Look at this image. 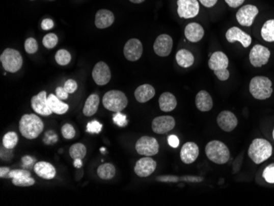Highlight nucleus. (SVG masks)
<instances>
[{
    "instance_id": "4",
    "label": "nucleus",
    "mask_w": 274,
    "mask_h": 206,
    "mask_svg": "<svg viewBox=\"0 0 274 206\" xmlns=\"http://www.w3.org/2000/svg\"><path fill=\"white\" fill-rule=\"evenodd\" d=\"M272 82L266 76H258L252 78L250 83V92L256 99L264 100L272 95Z\"/></svg>"
},
{
    "instance_id": "25",
    "label": "nucleus",
    "mask_w": 274,
    "mask_h": 206,
    "mask_svg": "<svg viewBox=\"0 0 274 206\" xmlns=\"http://www.w3.org/2000/svg\"><path fill=\"white\" fill-rule=\"evenodd\" d=\"M196 106L200 111H210L213 106V99L206 91H201L196 95Z\"/></svg>"
},
{
    "instance_id": "42",
    "label": "nucleus",
    "mask_w": 274,
    "mask_h": 206,
    "mask_svg": "<svg viewBox=\"0 0 274 206\" xmlns=\"http://www.w3.org/2000/svg\"><path fill=\"white\" fill-rule=\"evenodd\" d=\"M114 122L119 126H126L127 125V116L120 113H116L114 115Z\"/></svg>"
},
{
    "instance_id": "54",
    "label": "nucleus",
    "mask_w": 274,
    "mask_h": 206,
    "mask_svg": "<svg viewBox=\"0 0 274 206\" xmlns=\"http://www.w3.org/2000/svg\"><path fill=\"white\" fill-rule=\"evenodd\" d=\"M100 151H101L102 153H103V151H105V149H104V148H101V149H100Z\"/></svg>"
},
{
    "instance_id": "36",
    "label": "nucleus",
    "mask_w": 274,
    "mask_h": 206,
    "mask_svg": "<svg viewBox=\"0 0 274 206\" xmlns=\"http://www.w3.org/2000/svg\"><path fill=\"white\" fill-rule=\"evenodd\" d=\"M59 42V39L56 34L49 33L43 38V44L47 48H53L57 45Z\"/></svg>"
},
{
    "instance_id": "28",
    "label": "nucleus",
    "mask_w": 274,
    "mask_h": 206,
    "mask_svg": "<svg viewBox=\"0 0 274 206\" xmlns=\"http://www.w3.org/2000/svg\"><path fill=\"white\" fill-rule=\"evenodd\" d=\"M48 105L53 113L56 114H64L68 112L69 106L59 99L56 95L50 94L47 98Z\"/></svg>"
},
{
    "instance_id": "38",
    "label": "nucleus",
    "mask_w": 274,
    "mask_h": 206,
    "mask_svg": "<svg viewBox=\"0 0 274 206\" xmlns=\"http://www.w3.org/2000/svg\"><path fill=\"white\" fill-rule=\"evenodd\" d=\"M263 177L270 184H274V164H271L264 168Z\"/></svg>"
},
{
    "instance_id": "16",
    "label": "nucleus",
    "mask_w": 274,
    "mask_h": 206,
    "mask_svg": "<svg viewBox=\"0 0 274 206\" xmlns=\"http://www.w3.org/2000/svg\"><path fill=\"white\" fill-rule=\"evenodd\" d=\"M226 39L229 43L238 41L242 44L244 48H248L252 42L251 36L236 27H233L228 30V32L226 33Z\"/></svg>"
},
{
    "instance_id": "22",
    "label": "nucleus",
    "mask_w": 274,
    "mask_h": 206,
    "mask_svg": "<svg viewBox=\"0 0 274 206\" xmlns=\"http://www.w3.org/2000/svg\"><path fill=\"white\" fill-rule=\"evenodd\" d=\"M205 36V30L202 25L196 22L188 24L185 28V36L190 42H199Z\"/></svg>"
},
{
    "instance_id": "46",
    "label": "nucleus",
    "mask_w": 274,
    "mask_h": 206,
    "mask_svg": "<svg viewBox=\"0 0 274 206\" xmlns=\"http://www.w3.org/2000/svg\"><path fill=\"white\" fill-rule=\"evenodd\" d=\"M168 141H169V144L171 147L173 148H177L179 146L180 141L178 139V137L175 135H171L169 136V138H168Z\"/></svg>"
},
{
    "instance_id": "1",
    "label": "nucleus",
    "mask_w": 274,
    "mask_h": 206,
    "mask_svg": "<svg viewBox=\"0 0 274 206\" xmlns=\"http://www.w3.org/2000/svg\"><path fill=\"white\" fill-rule=\"evenodd\" d=\"M19 130L26 139H36L44 130V122L36 114H24L20 120Z\"/></svg>"
},
{
    "instance_id": "47",
    "label": "nucleus",
    "mask_w": 274,
    "mask_h": 206,
    "mask_svg": "<svg viewBox=\"0 0 274 206\" xmlns=\"http://www.w3.org/2000/svg\"><path fill=\"white\" fill-rule=\"evenodd\" d=\"M41 28L44 31H49L53 28V21L51 19H44L41 22Z\"/></svg>"
},
{
    "instance_id": "43",
    "label": "nucleus",
    "mask_w": 274,
    "mask_h": 206,
    "mask_svg": "<svg viewBox=\"0 0 274 206\" xmlns=\"http://www.w3.org/2000/svg\"><path fill=\"white\" fill-rule=\"evenodd\" d=\"M64 87L69 94H73L77 90V83L76 81L69 79L65 82Z\"/></svg>"
},
{
    "instance_id": "5",
    "label": "nucleus",
    "mask_w": 274,
    "mask_h": 206,
    "mask_svg": "<svg viewBox=\"0 0 274 206\" xmlns=\"http://www.w3.org/2000/svg\"><path fill=\"white\" fill-rule=\"evenodd\" d=\"M128 99L124 93L120 91H110L103 97V106L114 113H120L126 109Z\"/></svg>"
},
{
    "instance_id": "27",
    "label": "nucleus",
    "mask_w": 274,
    "mask_h": 206,
    "mask_svg": "<svg viewBox=\"0 0 274 206\" xmlns=\"http://www.w3.org/2000/svg\"><path fill=\"white\" fill-rule=\"evenodd\" d=\"M160 110L163 112H171L177 107V101L176 97L172 93L165 92L158 99Z\"/></svg>"
},
{
    "instance_id": "20",
    "label": "nucleus",
    "mask_w": 274,
    "mask_h": 206,
    "mask_svg": "<svg viewBox=\"0 0 274 206\" xmlns=\"http://www.w3.org/2000/svg\"><path fill=\"white\" fill-rule=\"evenodd\" d=\"M200 149L198 145L194 142H186L182 145L181 149V160L184 164H190L198 158Z\"/></svg>"
},
{
    "instance_id": "55",
    "label": "nucleus",
    "mask_w": 274,
    "mask_h": 206,
    "mask_svg": "<svg viewBox=\"0 0 274 206\" xmlns=\"http://www.w3.org/2000/svg\"><path fill=\"white\" fill-rule=\"evenodd\" d=\"M272 137H273V140H274V128H273V131H272Z\"/></svg>"
},
{
    "instance_id": "34",
    "label": "nucleus",
    "mask_w": 274,
    "mask_h": 206,
    "mask_svg": "<svg viewBox=\"0 0 274 206\" xmlns=\"http://www.w3.org/2000/svg\"><path fill=\"white\" fill-rule=\"evenodd\" d=\"M17 142H18V137L17 133L14 132H9L6 133L3 139V144L7 149H13L17 145Z\"/></svg>"
},
{
    "instance_id": "9",
    "label": "nucleus",
    "mask_w": 274,
    "mask_h": 206,
    "mask_svg": "<svg viewBox=\"0 0 274 206\" xmlns=\"http://www.w3.org/2000/svg\"><path fill=\"white\" fill-rule=\"evenodd\" d=\"M270 51L267 47L256 44L250 52V62L255 67H261L268 63L270 58Z\"/></svg>"
},
{
    "instance_id": "39",
    "label": "nucleus",
    "mask_w": 274,
    "mask_h": 206,
    "mask_svg": "<svg viewBox=\"0 0 274 206\" xmlns=\"http://www.w3.org/2000/svg\"><path fill=\"white\" fill-rule=\"evenodd\" d=\"M24 46H25L26 53L31 54V55L36 53L38 50V44L34 38H28L25 40Z\"/></svg>"
},
{
    "instance_id": "8",
    "label": "nucleus",
    "mask_w": 274,
    "mask_h": 206,
    "mask_svg": "<svg viewBox=\"0 0 274 206\" xmlns=\"http://www.w3.org/2000/svg\"><path fill=\"white\" fill-rule=\"evenodd\" d=\"M200 12L197 0H177V13L181 18L189 19L196 17Z\"/></svg>"
},
{
    "instance_id": "21",
    "label": "nucleus",
    "mask_w": 274,
    "mask_h": 206,
    "mask_svg": "<svg viewBox=\"0 0 274 206\" xmlns=\"http://www.w3.org/2000/svg\"><path fill=\"white\" fill-rule=\"evenodd\" d=\"M229 59L228 56L222 51H217L211 55L209 60V67L213 72L228 69Z\"/></svg>"
},
{
    "instance_id": "3",
    "label": "nucleus",
    "mask_w": 274,
    "mask_h": 206,
    "mask_svg": "<svg viewBox=\"0 0 274 206\" xmlns=\"http://www.w3.org/2000/svg\"><path fill=\"white\" fill-rule=\"evenodd\" d=\"M207 158L217 164H225L230 159V151L228 146L220 141H212L205 146Z\"/></svg>"
},
{
    "instance_id": "51",
    "label": "nucleus",
    "mask_w": 274,
    "mask_h": 206,
    "mask_svg": "<svg viewBox=\"0 0 274 206\" xmlns=\"http://www.w3.org/2000/svg\"><path fill=\"white\" fill-rule=\"evenodd\" d=\"M9 173H10V169L9 168L2 167V168H0V177H1V178L8 177Z\"/></svg>"
},
{
    "instance_id": "45",
    "label": "nucleus",
    "mask_w": 274,
    "mask_h": 206,
    "mask_svg": "<svg viewBox=\"0 0 274 206\" xmlns=\"http://www.w3.org/2000/svg\"><path fill=\"white\" fill-rule=\"evenodd\" d=\"M214 74L218 78V80L222 81V82L228 80V78L230 76V72H229L228 69L217 71V72H214Z\"/></svg>"
},
{
    "instance_id": "18",
    "label": "nucleus",
    "mask_w": 274,
    "mask_h": 206,
    "mask_svg": "<svg viewBox=\"0 0 274 206\" xmlns=\"http://www.w3.org/2000/svg\"><path fill=\"white\" fill-rule=\"evenodd\" d=\"M32 107L36 113L42 116H49L53 114V112L50 110L47 101L46 92L41 91L38 95L32 97Z\"/></svg>"
},
{
    "instance_id": "24",
    "label": "nucleus",
    "mask_w": 274,
    "mask_h": 206,
    "mask_svg": "<svg viewBox=\"0 0 274 206\" xmlns=\"http://www.w3.org/2000/svg\"><path fill=\"white\" fill-rule=\"evenodd\" d=\"M35 173L41 178L50 180L54 178L56 175V169L52 164L49 163L41 162L36 163L34 166Z\"/></svg>"
},
{
    "instance_id": "7",
    "label": "nucleus",
    "mask_w": 274,
    "mask_h": 206,
    "mask_svg": "<svg viewBox=\"0 0 274 206\" xmlns=\"http://www.w3.org/2000/svg\"><path fill=\"white\" fill-rule=\"evenodd\" d=\"M135 149L141 156H155L159 150V145L155 138L151 137H142L135 143Z\"/></svg>"
},
{
    "instance_id": "29",
    "label": "nucleus",
    "mask_w": 274,
    "mask_h": 206,
    "mask_svg": "<svg viewBox=\"0 0 274 206\" xmlns=\"http://www.w3.org/2000/svg\"><path fill=\"white\" fill-rule=\"evenodd\" d=\"M99 105V97L96 94H92L87 98L84 108H83V114L87 117H91L97 112Z\"/></svg>"
},
{
    "instance_id": "37",
    "label": "nucleus",
    "mask_w": 274,
    "mask_h": 206,
    "mask_svg": "<svg viewBox=\"0 0 274 206\" xmlns=\"http://www.w3.org/2000/svg\"><path fill=\"white\" fill-rule=\"evenodd\" d=\"M158 181L161 182H176L178 180H186V181L190 182H201L202 180L201 177H172V176H163V177H158L157 178Z\"/></svg>"
},
{
    "instance_id": "17",
    "label": "nucleus",
    "mask_w": 274,
    "mask_h": 206,
    "mask_svg": "<svg viewBox=\"0 0 274 206\" xmlns=\"http://www.w3.org/2000/svg\"><path fill=\"white\" fill-rule=\"evenodd\" d=\"M92 76L98 86H104L108 84L111 79L109 67L104 62H99L94 67Z\"/></svg>"
},
{
    "instance_id": "6",
    "label": "nucleus",
    "mask_w": 274,
    "mask_h": 206,
    "mask_svg": "<svg viewBox=\"0 0 274 206\" xmlns=\"http://www.w3.org/2000/svg\"><path fill=\"white\" fill-rule=\"evenodd\" d=\"M0 60H1L4 68L12 73L18 72L22 67V63H23L21 54L16 49L10 48H6L3 52L1 57H0Z\"/></svg>"
},
{
    "instance_id": "14",
    "label": "nucleus",
    "mask_w": 274,
    "mask_h": 206,
    "mask_svg": "<svg viewBox=\"0 0 274 206\" xmlns=\"http://www.w3.org/2000/svg\"><path fill=\"white\" fill-rule=\"evenodd\" d=\"M156 168V161H154L149 156H146L137 161L134 171L137 176L141 177H147L154 173Z\"/></svg>"
},
{
    "instance_id": "53",
    "label": "nucleus",
    "mask_w": 274,
    "mask_h": 206,
    "mask_svg": "<svg viewBox=\"0 0 274 206\" xmlns=\"http://www.w3.org/2000/svg\"><path fill=\"white\" fill-rule=\"evenodd\" d=\"M131 3H133V4H142V3H143L144 1H146V0H130Z\"/></svg>"
},
{
    "instance_id": "48",
    "label": "nucleus",
    "mask_w": 274,
    "mask_h": 206,
    "mask_svg": "<svg viewBox=\"0 0 274 206\" xmlns=\"http://www.w3.org/2000/svg\"><path fill=\"white\" fill-rule=\"evenodd\" d=\"M225 2L231 8H238L245 2V0H225Z\"/></svg>"
},
{
    "instance_id": "15",
    "label": "nucleus",
    "mask_w": 274,
    "mask_h": 206,
    "mask_svg": "<svg viewBox=\"0 0 274 206\" xmlns=\"http://www.w3.org/2000/svg\"><path fill=\"white\" fill-rule=\"evenodd\" d=\"M217 123L222 130L230 133L236 128L238 124V120L233 113L224 110L217 115Z\"/></svg>"
},
{
    "instance_id": "12",
    "label": "nucleus",
    "mask_w": 274,
    "mask_h": 206,
    "mask_svg": "<svg viewBox=\"0 0 274 206\" xmlns=\"http://www.w3.org/2000/svg\"><path fill=\"white\" fill-rule=\"evenodd\" d=\"M173 41L171 36L167 34H162L157 37L154 41V51L160 57H167L171 54Z\"/></svg>"
},
{
    "instance_id": "13",
    "label": "nucleus",
    "mask_w": 274,
    "mask_h": 206,
    "mask_svg": "<svg viewBox=\"0 0 274 206\" xmlns=\"http://www.w3.org/2000/svg\"><path fill=\"white\" fill-rule=\"evenodd\" d=\"M123 53L129 61L135 62L139 60L143 54V45L138 39H131L125 44Z\"/></svg>"
},
{
    "instance_id": "41",
    "label": "nucleus",
    "mask_w": 274,
    "mask_h": 206,
    "mask_svg": "<svg viewBox=\"0 0 274 206\" xmlns=\"http://www.w3.org/2000/svg\"><path fill=\"white\" fill-rule=\"evenodd\" d=\"M102 126L100 122H98L97 120H93L91 122H88L87 126V132L89 133H99L101 132Z\"/></svg>"
},
{
    "instance_id": "2",
    "label": "nucleus",
    "mask_w": 274,
    "mask_h": 206,
    "mask_svg": "<svg viewBox=\"0 0 274 206\" xmlns=\"http://www.w3.org/2000/svg\"><path fill=\"white\" fill-rule=\"evenodd\" d=\"M272 146L269 141L256 138L251 142L248 149V156L255 164H260L272 156Z\"/></svg>"
},
{
    "instance_id": "40",
    "label": "nucleus",
    "mask_w": 274,
    "mask_h": 206,
    "mask_svg": "<svg viewBox=\"0 0 274 206\" xmlns=\"http://www.w3.org/2000/svg\"><path fill=\"white\" fill-rule=\"evenodd\" d=\"M62 135L65 139H72L76 136V131L71 124H64L62 126Z\"/></svg>"
},
{
    "instance_id": "32",
    "label": "nucleus",
    "mask_w": 274,
    "mask_h": 206,
    "mask_svg": "<svg viewBox=\"0 0 274 206\" xmlns=\"http://www.w3.org/2000/svg\"><path fill=\"white\" fill-rule=\"evenodd\" d=\"M261 36L267 42H274V19L268 20L264 24Z\"/></svg>"
},
{
    "instance_id": "19",
    "label": "nucleus",
    "mask_w": 274,
    "mask_h": 206,
    "mask_svg": "<svg viewBox=\"0 0 274 206\" xmlns=\"http://www.w3.org/2000/svg\"><path fill=\"white\" fill-rule=\"evenodd\" d=\"M8 177L13 178V185L17 187H31L35 184V180L31 176V173L23 169L10 171Z\"/></svg>"
},
{
    "instance_id": "52",
    "label": "nucleus",
    "mask_w": 274,
    "mask_h": 206,
    "mask_svg": "<svg viewBox=\"0 0 274 206\" xmlns=\"http://www.w3.org/2000/svg\"><path fill=\"white\" fill-rule=\"evenodd\" d=\"M73 164L75 168H80L83 166V161L80 159H76V160H74Z\"/></svg>"
},
{
    "instance_id": "50",
    "label": "nucleus",
    "mask_w": 274,
    "mask_h": 206,
    "mask_svg": "<svg viewBox=\"0 0 274 206\" xmlns=\"http://www.w3.org/2000/svg\"><path fill=\"white\" fill-rule=\"evenodd\" d=\"M206 8H212L217 4V0H199Z\"/></svg>"
},
{
    "instance_id": "26",
    "label": "nucleus",
    "mask_w": 274,
    "mask_h": 206,
    "mask_svg": "<svg viewBox=\"0 0 274 206\" xmlns=\"http://www.w3.org/2000/svg\"><path fill=\"white\" fill-rule=\"evenodd\" d=\"M155 95V90L151 85L144 84L137 87L135 98L139 103H146Z\"/></svg>"
},
{
    "instance_id": "30",
    "label": "nucleus",
    "mask_w": 274,
    "mask_h": 206,
    "mask_svg": "<svg viewBox=\"0 0 274 206\" xmlns=\"http://www.w3.org/2000/svg\"><path fill=\"white\" fill-rule=\"evenodd\" d=\"M176 60L178 65L186 68L193 65L195 57L191 52L187 49H180L176 55Z\"/></svg>"
},
{
    "instance_id": "35",
    "label": "nucleus",
    "mask_w": 274,
    "mask_h": 206,
    "mask_svg": "<svg viewBox=\"0 0 274 206\" xmlns=\"http://www.w3.org/2000/svg\"><path fill=\"white\" fill-rule=\"evenodd\" d=\"M71 59H72L71 54L66 49H59L55 55V60L59 65H68L71 62Z\"/></svg>"
},
{
    "instance_id": "10",
    "label": "nucleus",
    "mask_w": 274,
    "mask_h": 206,
    "mask_svg": "<svg viewBox=\"0 0 274 206\" xmlns=\"http://www.w3.org/2000/svg\"><path fill=\"white\" fill-rule=\"evenodd\" d=\"M259 14V9L255 5H245L241 7L236 13V20L243 27H251L253 24L256 16Z\"/></svg>"
},
{
    "instance_id": "23",
    "label": "nucleus",
    "mask_w": 274,
    "mask_h": 206,
    "mask_svg": "<svg viewBox=\"0 0 274 206\" xmlns=\"http://www.w3.org/2000/svg\"><path fill=\"white\" fill-rule=\"evenodd\" d=\"M114 15L111 11L107 9H101L98 11L95 14V23L96 28L99 29H105L109 28L114 23Z\"/></svg>"
},
{
    "instance_id": "31",
    "label": "nucleus",
    "mask_w": 274,
    "mask_h": 206,
    "mask_svg": "<svg viewBox=\"0 0 274 206\" xmlns=\"http://www.w3.org/2000/svg\"><path fill=\"white\" fill-rule=\"evenodd\" d=\"M97 174L101 179L109 180L116 174V168L112 164H103L98 168Z\"/></svg>"
},
{
    "instance_id": "33",
    "label": "nucleus",
    "mask_w": 274,
    "mask_h": 206,
    "mask_svg": "<svg viewBox=\"0 0 274 206\" xmlns=\"http://www.w3.org/2000/svg\"><path fill=\"white\" fill-rule=\"evenodd\" d=\"M69 153L70 156L73 160H76V159L81 160V159H84L85 156L87 154V148L83 144H74L70 148Z\"/></svg>"
},
{
    "instance_id": "49",
    "label": "nucleus",
    "mask_w": 274,
    "mask_h": 206,
    "mask_svg": "<svg viewBox=\"0 0 274 206\" xmlns=\"http://www.w3.org/2000/svg\"><path fill=\"white\" fill-rule=\"evenodd\" d=\"M21 161H22V164H23V166L25 167V168H30V167L32 166V164H33V163H34L35 160L33 158H32L31 156H24L23 158H22V160H21Z\"/></svg>"
},
{
    "instance_id": "11",
    "label": "nucleus",
    "mask_w": 274,
    "mask_h": 206,
    "mask_svg": "<svg viewBox=\"0 0 274 206\" xmlns=\"http://www.w3.org/2000/svg\"><path fill=\"white\" fill-rule=\"evenodd\" d=\"M176 126V121L172 116H159L152 122V130L157 134H165L173 130Z\"/></svg>"
},
{
    "instance_id": "44",
    "label": "nucleus",
    "mask_w": 274,
    "mask_h": 206,
    "mask_svg": "<svg viewBox=\"0 0 274 206\" xmlns=\"http://www.w3.org/2000/svg\"><path fill=\"white\" fill-rule=\"evenodd\" d=\"M55 93H56V96L61 100H65V99H68V95H69V93L66 91L65 88L62 87H58Z\"/></svg>"
}]
</instances>
